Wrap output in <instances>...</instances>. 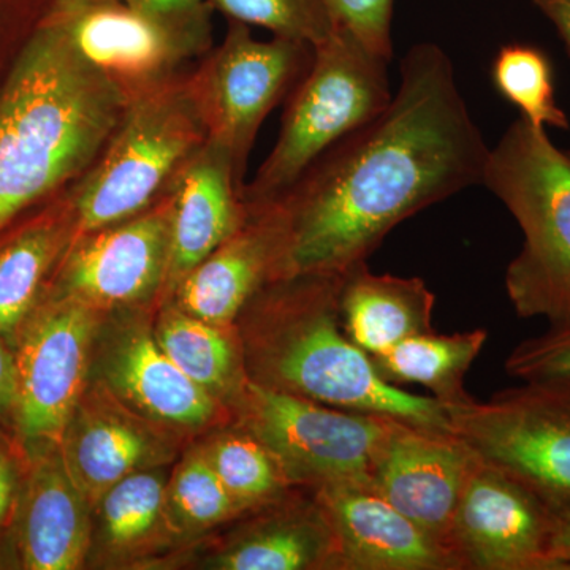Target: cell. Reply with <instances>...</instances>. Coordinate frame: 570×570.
<instances>
[{"mask_svg":"<svg viewBox=\"0 0 570 570\" xmlns=\"http://www.w3.org/2000/svg\"><path fill=\"white\" fill-rule=\"evenodd\" d=\"M550 553L558 570H570V509L561 510L554 517Z\"/></svg>","mask_w":570,"mask_h":570,"instance_id":"37","label":"cell"},{"mask_svg":"<svg viewBox=\"0 0 570 570\" xmlns=\"http://www.w3.org/2000/svg\"><path fill=\"white\" fill-rule=\"evenodd\" d=\"M170 33L190 62L214 47L213 11L205 0H127Z\"/></svg>","mask_w":570,"mask_h":570,"instance_id":"31","label":"cell"},{"mask_svg":"<svg viewBox=\"0 0 570 570\" xmlns=\"http://www.w3.org/2000/svg\"><path fill=\"white\" fill-rule=\"evenodd\" d=\"M389 63L344 28L314 48L285 99L275 146L243 189L247 208L276 204L328 149L385 110Z\"/></svg>","mask_w":570,"mask_h":570,"instance_id":"6","label":"cell"},{"mask_svg":"<svg viewBox=\"0 0 570 570\" xmlns=\"http://www.w3.org/2000/svg\"><path fill=\"white\" fill-rule=\"evenodd\" d=\"M31 456V472L18 499L22 568L80 569L91 549V505L70 478L59 445L36 450Z\"/></svg>","mask_w":570,"mask_h":570,"instance_id":"19","label":"cell"},{"mask_svg":"<svg viewBox=\"0 0 570 570\" xmlns=\"http://www.w3.org/2000/svg\"><path fill=\"white\" fill-rule=\"evenodd\" d=\"M206 140L208 134L187 85V71L127 100L104 151L66 189L78 235L151 208Z\"/></svg>","mask_w":570,"mask_h":570,"instance_id":"5","label":"cell"},{"mask_svg":"<svg viewBox=\"0 0 570 570\" xmlns=\"http://www.w3.org/2000/svg\"><path fill=\"white\" fill-rule=\"evenodd\" d=\"M202 452L243 512L266 508L294 489L264 442L242 425L219 434Z\"/></svg>","mask_w":570,"mask_h":570,"instance_id":"26","label":"cell"},{"mask_svg":"<svg viewBox=\"0 0 570 570\" xmlns=\"http://www.w3.org/2000/svg\"><path fill=\"white\" fill-rule=\"evenodd\" d=\"M51 3L52 0H0V67L18 58Z\"/></svg>","mask_w":570,"mask_h":570,"instance_id":"34","label":"cell"},{"mask_svg":"<svg viewBox=\"0 0 570 570\" xmlns=\"http://www.w3.org/2000/svg\"><path fill=\"white\" fill-rule=\"evenodd\" d=\"M554 517L531 490L475 456L450 549L460 570H558L550 553Z\"/></svg>","mask_w":570,"mask_h":570,"instance_id":"12","label":"cell"},{"mask_svg":"<svg viewBox=\"0 0 570 570\" xmlns=\"http://www.w3.org/2000/svg\"><path fill=\"white\" fill-rule=\"evenodd\" d=\"M75 485L91 509L119 480L174 459L170 428L145 417L102 381L78 401L59 444Z\"/></svg>","mask_w":570,"mask_h":570,"instance_id":"14","label":"cell"},{"mask_svg":"<svg viewBox=\"0 0 570 570\" xmlns=\"http://www.w3.org/2000/svg\"><path fill=\"white\" fill-rule=\"evenodd\" d=\"M165 480L159 468L119 480L97 502L100 540L110 553L126 554L151 542L165 520Z\"/></svg>","mask_w":570,"mask_h":570,"instance_id":"27","label":"cell"},{"mask_svg":"<svg viewBox=\"0 0 570 570\" xmlns=\"http://www.w3.org/2000/svg\"><path fill=\"white\" fill-rule=\"evenodd\" d=\"M2 564H7V560H3V558L0 557V568H3Z\"/></svg>","mask_w":570,"mask_h":570,"instance_id":"39","label":"cell"},{"mask_svg":"<svg viewBox=\"0 0 570 570\" xmlns=\"http://www.w3.org/2000/svg\"><path fill=\"white\" fill-rule=\"evenodd\" d=\"M296 487L258 509L253 523L212 561L219 570H337V542L316 494L295 497Z\"/></svg>","mask_w":570,"mask_h":570,"instance_id":"21","label":"cell"},{"mask_svg":"<svg viewBox=\"0 0 570 570\" xmlns=\"http://www.w3.org/2000/svg\"><path fill=\"white\" fill-rule=\"evenodd\" d=\"M489 340L487 330L441 335L428 332L407 337L387 351L370 355L382 381L400 387L419 384L444 406L463 403L471 395L464 377Z\"/></svg>","mask_w":570,"mask_h":570,"instance_id":"24","label":"cell"},{"mask_svg":"<svg viewBox=\"0 0 570 570\" xmlns=\"http://www.w3.org/2000/svg\"><path fill=\"white\" fill-rule=\"evenodd\" d=\"M337 542V570H460L448 547L371 485L340 483L313 490Z\"/></svg>","mask_w":570,"mask_h":570,"instance_id":"16","label":"cell"},{"mask_svg":"<svg viewBox=\"0 0 570 570\" xmlns=\"http://www.w3.org/2000/svg\"><path fill=\"white\" fill-rule=\"evenodd\" d=\"M235 404L238 425L264 442L296 489L371 485L379 452L397 422L389 415L326 406L249 377L236 392Z\"/></svg>","mask_w":570,"mask_h":570,"instance_id":"7","label":"cell"},{"mask_svg":"<svg viewBox=\"0 0 570 570\" xmlns=\"http://www.w3.org/2000/svg\"><path fill=\"white\" fill-rule=\"evenodd\" d=\"M343 276L299 275L269 281L247 303V377L265 387L326 406L389 415L450 430L444 404L382 381L370 355L344 333Z\"/></svg>","mask_w":570,"mask_h":570,"instance_id":"3","label":"cell"},{"mask_svg":"<svg viewBox=\"0 0 570 570\" xmlns=\"http://www.w3.org/2000/svg\"><path fill=\"white\" fill-rule=\"evenodd\" d=\"M20 499V482L13 461L0 450V528L9 521L17 510Z\"/></svg>","mask_w":570,"mask_h":570,"instance_id":"36","label":"cell"},{"mask_svg":"<svg viewBox=\"0 0 570 570\" xmlns=\"http://www.w3.org/2000/svg\"><path fill=\"white\" fill-rule=\"evenodd\" d=\"M77 219L66 190L0 243V337L17 341L77 238Z\"/></svg>","mask_w":570,"mask_h":570,"instance_id":"22","label":"cell"},{"mask_svg":"<svg viewBox=\"0 0 570 570\" xmlns=\"http://www.w3.org/2000/svg\"><path fill=\"white\" fill-rule=\"evenodd\" d=\"M164 508L168 530L176 532L208 530L243 513L202 449L176 468L165 485Z\"/></svg>","mask_w":570,"mask_h":570,"instance_id":"29","label":"cell"},{"mask_svg":"<svg viewBox=\"0 0 570 570\" xmlns=\"http://www.w3.org/2000/svg\"><path fill=\"white\" fill-rule=\"evenodd\" d=\"M126 105L102 70L41 21L0 86V232L91 168Z\"/></svg>","mask_w":570,"mask_h":570,"instance_id":"2","label":"cell"},{"mask_svg":"<svg viewBox=\"0 0 570 570\" xmlns=\"http://www.w3.org/2000/svg\"><path fill=\"white\" fill-rule=\"evenodd\" d=\"M450 430L479 460L542 499L570 509V379L523 381L520 387L444 406Z\"/></svg>","mask_w":570,"mask_h":570,"instance_id":"8","label":"cell"},{"mask_svg":"<svg viewBox=\"0 0 570 570\" xmlns=\"http://www.w3.org/2000/svg\"><path fill=\"white\" fill-rule=\"evenodd\" d=\"M494 88L532 126L568 130V115L554 97L553 69L549 56L524 43L504 45L491 67Z\"/></svg>","mask_w":570,"mask_h":570,"instance_id":"28","label":"cell"},{"mask_svg":"<svg viewBox=\"0 0 570 570\" xmlns=\"http://www.w3.org/2000/svg\"><path fill=\"white\" fill-rule=\"evenodd\" d=\"M43 21L102 70L127 100L175 80L190 63L170 33L127 0H52Z\"/></svg>","mask_w":570,"mask_h":570,"instance_id":"13","label":"cell"},{"mask_svg":"<svg viewBox=\"0 0 570 570\" xmlns=\"http://www.w3.org/2000/svg\"><path fill=\"white\" fill-rule=\"evenodd\" d=\"M213 13L316 48L337 24L322 0H205Z\"/></svg>","mask_w":570,"mask_h":570,"instance_id":"30","label":"cell"},{"mask_svg":"<svg viewBox=\"0 0 570 570\" xmlns=\"http://www.w3.org/2000/svg\"><path fill=\"white\" fill-rule=\"evenodd\" d=\"M18 381L14 352L9 351L7 341L0 337V419L13 417L17 406Z\"/></svg>","mask_w":570,"mask_h":570,"instance_id":"35","label":"cell"},{"mask_svg":"<svg viewBox=\"0 0 570 570\" xmlns=\"http://www.w3.org/2000/svg\"><path fill=\"white\" fill-rule=\"evenodd\" d=\"M247 209L245 225L175 285L171 305L228 326L266 283L276 279L285 249L283 213L277 205Z\"/></svg>","mask_w":570,"mask_h":570,"instance_id":"17","label":"cell"},{"mask_svg":"<svg viewBox=\"0 0 570 570\" xmlns=\"http://www.w3.org/2000/svg\"><path fill=\"white\" fill-rule=\"evenodd\" d=\"M482 186L515 217L524 242L505 272L517 316L570 317V157L520 118L490 148Z\"/></svg>","mask_w":570,"mask_h":570,"instance_id":"4","label":"cell"},{"mask_svg":"<svg viewBox=\"0 0 570 570\" xmlns=\"http://www.w3.org/2000/svg\"><path fill=\"white\" fill-rule=\"evenodd\" d=\"M102 382L145 417L197 430L219 414L217 397L186 376L145 326L119 330L105 347Z\"/></svg>","mask_w":570,"mask_h":570,"instance_id":"20","label":"cell"},{"mask_svg":"<svg viewBox=\"0 0 570 570\" xmlns=\"http://www.w3.org/2000/svg\"><path fill=\"white\" fill-rule=\"evenodd\" d=\"M505 373L520 381L570 379V317L521 341L505 360Z\"/></svg>","mask_w":570,"mask_h":570,"instance_id":"32","label":"cell"},{"mask_svg":"<svg viewBox=\"0 0 570 570\" xmlns=\"http://www.w3.org/2000/svg\"><path fill=\"white\" fill-rule=\"evenodd\" d=\"M167 194L137 216L78 235L50 285L100 311L142 305L164 292L170 258Z\"/></svg>","mask_w":570,"mask_h":570,"instance_id":"11","label":"cell"},{"mask_svg":"<svg viewBox=\"0 0 570 570\" xmlns=\"http://www.w3.org/2000/svg\"><path fill=\"white\" fill-rule=\"evenodd\" d=\"M102 313L71 296L50 295L21 326L14 341L13 420L29 452L61 444L88 387L89 358Z\"/></svg>","mask_w":570,"mask_h":570,"instance_id":"10","label":"cell"},{"mask_svg":"<svg viewBox=\"0 0 570 570\" xmlns=\"http://www.w3.org/2000/svg\"><path fill=\"white\" fill-rule=\"evenodd\" d=\"M557 28L570 56V0H531Z\"/></svg>","mask_w":570,"mask_h":570,"instance_id":"38","label":"cell"},{"mask_svg":"<svg viewBox=\"0 0 570 570\" xmlns=\"http://www.w3.org/2000/svg\"><path fill=\"white\" fill-rule=\"evenodd\" d=\"M337 28L356 39L385 61H392V21L395 0H322Z\"/></svg>","mask_w":570,"mask_h":570,"instance_id":"33","label":"cell"},{"mask_svg":"<svg viewBox=\"0 0 570 570\" xmlns=\"http://www.w3.org/2000/svg\"><path fill=\"white\" fill-rule=\"evenodd\" d=\"M474 461L452 431L397 420L379 452L371 487L452 551L450 530Z\"/></svg>","mask_w":570,"mask_h":570,"instance_id":"15","label":"cell"},{"mask_svg":"<svg viewBox=\"0 0 570 570\" xmlns=\"http://www.w3.org/2000/svg\"><path fill=\"white\" fill-rule=\"evenodd\" d=\"M243 189L230 154L212 140L179 168L167 190L171 230L164 292L170 294L194 266L245 225L249 209Z\"/></svg>","mask_w":570,"mask_h":570,"instance_id":"18","label":"cell"},{"mask_svg":"<svg viewBox=\"0 0 570 570\" xmlns=\"http://www.w3.org/2000/svg\"><path fill=\"white\" fill-rule=\"evenodd\" d=\"M227 21L223 41L187 71V85L208 140L230 154L246 186L247 163L262 124L302 80L314 48L275 36L258 40L249 26Z\"/></svg>","mask_w":570,"mask_h":570,"instance_id":"9","label":"cell"},{"mask_svg":"<svg viewBox=\"0 0 570 570\" xmlns=\"http://www.w3.org/2000/svg\"><path fill=\"white\" fill-rule=\"evenodd\" d=\"M157 343L179 370L214 396L238 392L247 377L239 374V354L227 326L209 324L174 305L159 318Z\"/></svg>","mask_w":570,"mask_h":570,"instance_id":"25","label":"cell"},{"mask_svg":"<svg viewBox=\"0 0 570 570\" xmlns=\"http://www.w3.org/2000/svg\"><path fill=\"white\" fill-rule=\"evenodd\" d=\"M385 110L311 165L276 204L285 224L277 277L344 276L397 224L482 184L490 148L448 52L407 51Z\"/></svg>","mask_w":570,"mask_h":570,"instance_id":"1","label":"cell"},{"mask_svg":"<svg viewBox=\"0 0 570 570\" xmlns=\"http://www.w3.org/2000/svg\"><path fill=\"white\" fill-rule=\"evenodd\" d=\"M434 303L436 296L420 277L374 275L363 264L343 276L341 325L356 347L379 354L433 332Z\"/></svg>","mask_w":570,"mask_h":570,"instance_id":"23","label":"cell"}]
</instances>
